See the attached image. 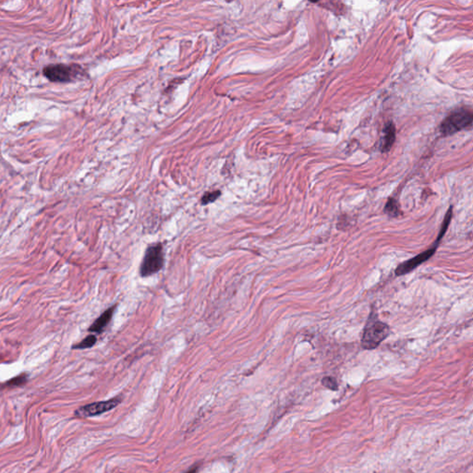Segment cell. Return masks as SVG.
Wrapping results in <instances>:
<instances>
[{"mask_svg":"<svg viewBox=\"0 0 473 473\" xmlns=\"http://www.w3.org/2000/svg\"><path fill=\"white\" fill-rule=\"evenodd\" d=\"M97 337L94 335H90L86 336L84 339L79 342L78 344L72 346V349H91L94 345L97 344Z\"/></svg>","mask_w":473,"mask_h":473,"instance_id":"30bf717a","label":"cell"},{"mask_svg":"<svg viewBox=\"0 0 473 473\" xmlns=\"http://www.w3.org/2000/svg\"><path fill=\"white\" fill-rule=\"evenodd\" d=\"M390 334V328L386 323L382 321L376 312L372 309L368 317L367 323L364 326L362 336V347L367 350L376 349Z\"/></svg>","mask_w":473,"mask_h":473,"instance_id":"6da1fadb","label":"cell"},{"mask_svg":"<svg viewBox=\"0 0 473 473\" xmlns=\"http://www.w3.org/2000/svg\"><path fill=\"white\" fill-rule=\"evenodd\" d=\"M321 384L326 386V388L331 389V390H337V387H338V385L335 381V378L331 376H326L325 378H323Z\"/></svg>","mask_w":473,"mask_h":473,"instance_id":"4fadbf2b","label":"cell"},{"mask_svg":"<svg viewBox=\"0 0 473 473\" xmlns=\"http://www.w3.org/2000/svg\"><path fill=\"white\" fill-rule=\"evenodd\" d=\"M451 218H452V206L448 209V211L446 213V217H445V219H444L441 230H440V234L438 235V238H437V241L432 244V247L427 249V250L424 251L423 253H420L417 256H415V257L411 258V259H409V260L406 261V262L400 263V266L395 268V276H404V275L408 274L409 272L413 271L415 268H417L419 266H421L422 263L426 262L427 260H429L430 258L432 257V255L434 254V253L437 252V247H438V245L440 243V240H441L442 238L444 237V235L446 233V230L448 229V225L450 224Z\"/></svg>","mask_w":473,"mask_h":473,"instance_id":"7a4b0ae2","label":"cell"},{"mask_svg":"<svg viewBox=\"0 0 473 473\" xmlns=\"http://www.w3.org/2000/svg\"><path fill=\"white\" fill-rule=\"evenodd\" d=\"M384 212L390 217H399L401 215L400 204L394 198H389V200L386 202Z\"/></svg>","mask_w":473,"mask_h":473,"instance_id":"9c48e42d","label":"cell"},{"mask_svg":"<svg viewBox=\"0 0 473 473\" xmlns=\"http://www.w3.org/2000/svg\"><path fill=\"white\" fill-rule=\"evenodd\" d=\"M199 469H200V465H194L193 468H191V469H188V470H187V471H186L185 473H197Z\"/></svg>","mask_w":473,"mask_h":473,"instance_id":"5bb4252c","label":"cell"},{"mask_svg":"<svg viewBox=\"0 0 473 473\" xmlns=\"http://www.w3.org/2000/svg\"><path fill=\"white\" fill-rule=\"evenodd\" d=\"M395 125L389 122L386 125L384 129V137L382 141V151L387 152L390 150L392 145L395 143Z\"/></svg>","mask_w":473,"mask_h":473,"instance_id":"ba28073f","label":"cell"},{"mask_svg":"<svg viewBox=\"0 0 473 473\" xmlns=\"http://www.w3.org/2000/svg\"><path fill=\"white\" fill-rule=\"evenodd\" d=\"M121 398H114L109 400L106 401H99V402H94L91 404L85 405L81 408H79L75 411V416L80 417V418H87V417H93L100 414L105 413L107 411H110L116 407H118L121 403Z\"/></svg>","mask_w":473,"mask_h":473,"instance_id":"8992f818","label":"cell"},{"mask_svg":"<svg viewBox=\"0 0 473 473\" xmlns=\"http://www.w3.org/2000/svg\"><path fill=\"white\" fill-rule=\"evenodd\" d=\"M220 191L209 192V193H205V194L202 196L201 202H202V205H206V204H209V203L216 201L218 198L220 197Z\"/></svg>","mask_w":473,"mask_h":473,"instance_id":"8fae6325","label":"cell"},{"mask_svg":"<svg viewBox=\"0 0 473 473\" xmlns=\"http://www.w3.org/2000/svg\"><path fill=\"white\" fill-rule=\"evenodd\" d=\"M43 73L52 83H70L82 73L78 65L52 64L43 69Z\"/></svg>","mask_w":473,"mask_h":473,"instance_id":"5b68a950","label":"cell"},{"mask_svg":"<svg viewBox=\"0 0 473 473\" xmlns=\"http://www.w3.org/2000/svg\"><path fill=\"white\" fill-rule=\"evenodd\" d=\"M165 253L164 246L161 242H156L148 246L140 267L142 277L154 276L164 267Z\"/></svg>","mask_w":473,"mask_h":473,"instance_id":"3957f363","label":"cell"},{"mask_svg":"<svg viewBox=\"0 0 473 473\" xmlns=\"http://www.w3.org/2000/svg\"><path fill=\"white\" fill-rule=\"evenodd\" d=\"M28 380V375L25 374V373H23V374H20L18 376L14 377L12 379H10L9 382L6 383V386H23L24 384H26V382Z\"/></svg>","mask_w":473,"mask_h":473,"instance_id":"7c38bea8","label":"cell"},{"mask_svg":"<svg viewBox=\"0 0 473 473\" xmlns=\"http://www.w3.org/2000/svg\"><path fill=\"white\" fill-rule=\"evenodd\" d=\"M116 308H117V305H113V306H111L110 308L106 310L104 313H102L100 316L97 318L92 326L88 328V331L92 332V333H97V334L103 333L106 329V326H108V324L110 323Z\"/></svg>","mask_w":473,"mask_h":473,"instance_id":"52a82bcc","label":"cell"},{"mask_svg":"<svg viewBox=\"0 0 473 473\" xmlns=\"http://www.w3.org/2000/svg\"><path fill=\"white\" fill-rule=\"evenodd\" d=\"M472 112L467 108H460L451 113L442 122L440 130L444 136L455 134L462 129L470 128L472 124Z\"/></svg>","mask_w":473,"mask_h":473,"instance_id":"277c9868","label":"cell"}]
</instances>
